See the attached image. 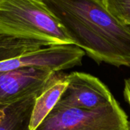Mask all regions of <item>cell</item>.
Wrapping results in <instances>:
<instances>
[{"label":"cell","instance_id":"cell-1","mask_svg":"<svg viewBox=\"0 0 130 130\" xmlns=\"http://www.w3.org/2000/svg\"><path fill=\"white\" fill-rule=\"evenodd\" d=\"M74 44L98 63L130 67V27L103 0H43Z\"/></svg>","mask_w":130,"mask_h":130},{"label":"cell","instance_id":"cell-2","mask_svg":"<svg viewBox=\"0 0 130 130\" xmlns=\"http://www.w3.org/2000/svg\"><path fill=\"white\" fill-rule=\"evenodd\" d=\"M0 35L47 46L74 44L43 0H0Z\"/></svg>","mask_w":130,"mask_h":130},{"label":"cell","instance_id":"cell-3","mask_svg":"<svg viewBox=\"0 0 130 130\" xmlns=\"http://www.w3.org/2000/svg\"><path fill=\"white\" fill-rule=\"evenodd\" d=\"M35 130H129V121L116 100L93 109L56 105Z\"/></svg>","mask_w":130,"mask_h":130},{"label":"cell","instance_id":"cell-4","mask_svg":"<svg viewBox=\"0 0 130 130\" xmlns=\"http://www.w3.org/2000/svg\"><path fill=\"white\" fill-rule=\"evenodd\" d=\"M56 74L51 70L38 67L0 71V106L39 95Z\"/></svg>","mask_w":130,"mask_h":130},{"label":"cell","instance_id":"cell-5","mask_svg":"<svg viewBox=\"0 0 130 130\" xmlns=\"http://www.w3.org/2000/svg\"><path fill=\"white\" fill-rule=\"evenodd\" d=\"M85 54V52L75 44L51 45L19 57L0 61V71L22 67H38L57 73L80 65Z\"/></svg>","mask_w":130,"mask_h":130},{"label":"cell","instance_id":"cell-6","mask_svg":"<svg viewBox=\"0 0 130 130\" xmlns=\"http://www.w3.org/2000/svg\"><path fill=\"white\" fill-rule=\"evenodd\" d=\"M68 87L57 106L93 109L115 100L109 88L97 77L74 71L66 75Z\"/></svg>","mask_w":130,"mask_h":130},{"label":"cell","instance_id":"cell-7","mask_svg":"<svg viewBox=\"0 0 130 130\" xmlns=\"http://www.w3.org/2000/svg\"><path fill=\"white\" fill-rule=\"evenodd\" d=\"M67 87L66 75L59 76L57 74L47 84L35 100L30 121V130H35L52 111Z\"/></svg>","mask_w":130,"mask_h":130},{"label":"cell","instance_id":"cell-8","mask_svg":"<svg viewBox=\"0 0 130 130\" xmlns=\"http://www.w3.org/2000/svg\"><path fill=\"white\" fill-rule=\"evenodd\" d=\"M39 95H32L0 106V130H30L33 108Z\"/></svg>","mask_w":130,"mask_h":130},{"label":"cell","instance_id":"cell-9","mask_svg":"<svg viewBox=\"0 0 130 130\" xmlns=\"http://www.w3.org/2000/svg\"><path fill=\"white\" fill-rule=\"evenodd\" d=\"M47 47L43 42L0 35V61L22 57Z\"/></svg>","mask_w":130,"mask_h":130},{"label":"cell","instance_id":"cell-10","mask_svg":"<svg viewBox=\"0 0 130 130\" xmlns=\"http://www.w3.org/2000/svg\"><path fill=\"white\" fill-rule=\"evenodd\" d=\"M107 10L121 23L130 27V0H103Z\"/></svg>","mask_w":130,"mask_h":130},{"label":"cell","instance_id":"cell-11","mask_svg":"<svg viewBox=\"0 0 130 130\" xmlns=\"http://www.w3.org/2000/svg\"><path fill=\"white\" fill-rule=\"evenodd\" d=\"M123 95H124L125 100L127 102V103L130 107V78L125 80ZM129 130H130V120H129Z\"/></svg>","mask_w":130,"mask_h":130}]
</instances>
